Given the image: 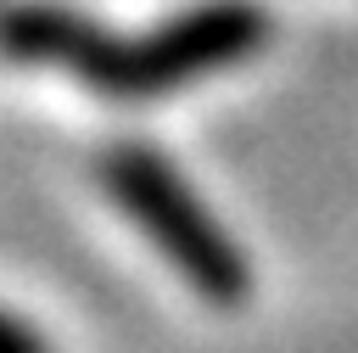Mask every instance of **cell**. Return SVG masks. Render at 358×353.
<instances>
[{
  "label": "cell",
  "instance_id": "obj_1",
  "mask_svg": "<svg viewBox=\"0 0 358 353\" xmlns=\"http://www.w3.org/2000/svg\"><path fill=\"white\" fill-rule=\"evenodd\" d=\"M268 39V11L257 0H201L145 34H106L62 6H11L0 11V50L11 62L62 67L101 95H168L196 78L229 73L257 56Z\"/></svg>",
  "mask_w": 358,
  "mask_h": 353
},
{
  "label": "cell",
  "instance_id": "obj_2",
  "mask_svg": "<svg viewBox=\"0 0 358 353\" xmlns=\"http://www.w3.org/2000/svg\"><path fill=\"white\" fill-rule=\"evenodd\" d=\"M101 185L129 213V224L157 247V258L213 308H241L252 297V263L224 219L196 196V185L151 146H112L101 162Z\"/></svg>",
  "mask_w": 358,
  "mask_h": 353
},
{
  "label": "cell",
  "instance_id": "obj_3",
  "mask_svg": "<svg viewBox=\"0 0 358 353\" xmlns=\"http://www.w3.org/2000/svg\"><path fill=\"white\" fill-rule=\"evenodd\" d=\"M0 353H50V342H45L39 325H28L22 314L0 308Z\"/></svg>",
  "mask_w": 358,
  "mask_h": 353
}]
</instances>
